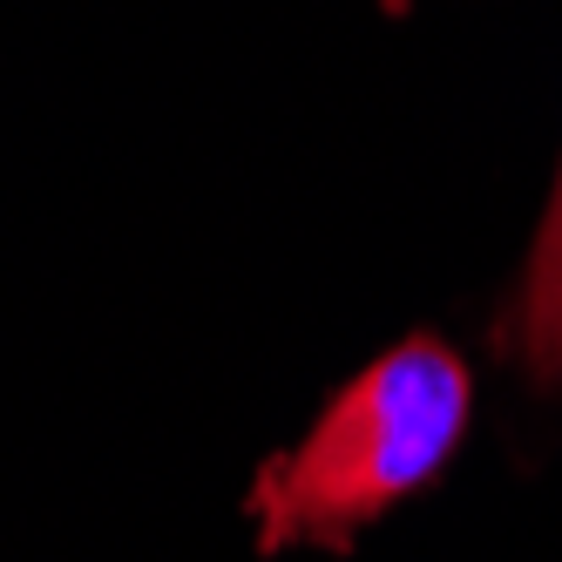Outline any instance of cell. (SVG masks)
Here are the masks:
<instances>
[{
    "label": "cell",
    "mask_w": 562,
    "mask_h": 562,
    "mask_svg": "<svg viewBox=\"0 0 562 562\" xmlns=\"http://www.w3.org/2000/svg\"><path fill=\"white\" fill-rule=\"evenodd\" d=\"M474 386L448 339L414 333L352 373L292 454L251 481L258 549H346L367 521L420 495L468 434Z\"/></svg>",
    "instance_id": "obj_1"
},
{
    "label": "cell",
    "mask_w": 562,
    "mask_h": 562,
    "mask_svg": "<svg viewBox=\"0 0 562 562\" xmlns=\"http://www.w3.org/2000/svg\"><path fill=\"white\" fill-rule=\"evenodd\" d=\"M502 346H508V359L521 367L529 386L562 393V170H555V190H549V211L536 224L529 265H521Z\"/></svg>",
    "instance_id": "obj_2"
},
{
    "label": "cell",
    "mask_w": 562,
    "mask_h": 562,
    "mask_svg": "<svg viewBox=\"0 0 562 562\" xmlns=\"http://www.w3.org/2000/svg\"><path fill=\"white\" fill-rule=\"evenodd\" d=\"M380 8H386V14H407V0H380Z\"/></svg>",
    "instance_id": "obj_3"
}]
</instances>
